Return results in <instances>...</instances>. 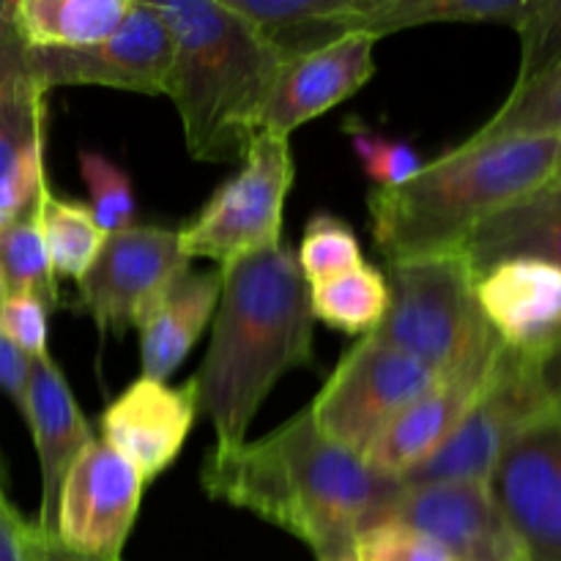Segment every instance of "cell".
<instances>
[{
  "mask_svg": "<svg viewBox=\"0 0 561 561\" xmlns=\"http://www.w3.org/2000/svg\"><path fill=\"white\" fill-rule=\"evenodd\" d=\"M190 263L173 228L131 225L110 233L93 266L77 283L80 310L96 323L102 337L140 329L190 274Z\"/></svg>",
  "mask_w": 561,
  "mask_h": 561,
  "instance_id": "cell-9",
  "label": "cell"
},
{
  "mask_svg": "<svg viewBox=\"0 0 561 561\" xmlns=\"http://www.w3.org/2000/svg\"><path fill=\"white\" fill-rule=\"evenodd\" d=\"M557 186H559V192H561V175H559V181H557Z\"/></svg>",
  "mask_w": 561,
  "mask_h": 561,
  "instance_id": "cell-43",
  "label": "cell"
},
{
  "mask_svg": "<svg viewBox=\"0 0 561 561\" xmlns=\"http://www.w3.org/2000/svg\"><path fill=\"white\" fill-rule=\"evenodd\" d=\"M531 0H373L367 33L383 38L387 33L431 22H493L518 27Z\"/></svg>",
  "mask_w": 561,
  "mask_h": 561,
  "instance_id": "cell-26",
  "label": "cell"
},
{
  "mask_svg": "<svg viewBox=\"0 0 561 561\" xmlns=\"http://www.w3.org/2000/svg\"><path fill=\"white\" fill-rule=\"evenodd\" d=\"M44 96L31 85L0 102V175L44 137Z\"/></svg>",
  "mask_w": 561,
  "mask_h": 561,
  "instance_id": "cell-33",
  "label": "cell"
},
{
  "mask_svg": "<svg viewBox=\"0 0 561 561\" xmlns=\"http://www.w3.org/2000/svg\"><path fill=\"white\" fill-rule=\"evenodd\" d=\"M389 307L373 337L433 376L491 365L502 343L477 305V274L463 252L389 263Z\"/></svg>",
  "mask_w": 561,
  "mask_h": 561,
  "instance_id": "cell-5",
  "label": "cell"
},
{
  "mask_svg": "<svg viewBox=\"0 0 561 561\" xmlns=\"http://www.w3.org/2000/svg\"><path fill=\"white\" fill-rule=\"evenodd\" d=\"M0 488L5 491V466H3V458H0Z\"/></svg>",
  "mask_w": 561,
  "mask_h": 561,
  "instance_id": "cell-41",
  "label": "cell"
},
{
  "mask_svg": "<svg viewBox=\"0 0 561 561\" xmlns=\"http://www.w3.org/2000/svg\"><path fill=\"white\" fill-rule=\"evenodd\" d=\"M5 296H9V288H5L3 277H0V305H3V299H5Z\"/></svg>",
  "mask_w": 561,
  "mask_h": 561,
  "instance_id": "cell-42",
  "label": "cell"
},
{
  "mask_svg": "<svg viewBox=\"0 0 561 561\" xmlns=\"http://www.w3.org/2000/svg\"><path fill=\"white\" fill-rule=\"evenodd\" d=\"M0 561H31V524L20 518L0 488Z\"/></svg>",
  "mask_w": 561,
  "mask_h": 561,
  "instance_id": "cell-37",
  "label": "cell"
},
{
  "mask_svg": "<svg viewBox=\"0 0 561 561\" xmlns=\"http://www.w3.org/2000/svg\"><path fill=\"white\" fill-rule=\"evenodd\" d=\"M491 491L524 561H561V414L526 427L499 458Z\"/></svg>",
  "mask_w": 561,
  "mask_h": 561,
  "instance_id": "cell-13",
  "label": "cell"
},
{
  "mask_svg": "<svg viewBox=\"0 0 561 561\" xmlns=\"http://www.w3.org/2000/svg\"><path fill=\"white\" fill-rule=\"evenodd\" d=\"M515 31L524 44L515 85H524L561 60V0H531L524 22Z\"/></svg>",
  "mask_w": 561,
  "mask_h": 561,
  "instance_id": "cell-30",
  "label": "cell"
},
{
  "mask_svg": "<svg viewBox=\"0 0 561 561\" xmlns=\"http://www.w3.org/2000/svg\"><path fill=\"white\" fill-rule=\"evenodd\" d=\"M31 85V47L20 36L0 42V102Z\"/></svg>",
  "mask_w": 561,
  "mask_h": 561,
  "instance_id": "cell-35",
  "label": "cell"
},
{
  "mask_svg": "<svg viewBox=\"0 0 561 561\" xmlns=\"http://www.w3.org/2000/svg\"><path fill=\"white\" fill-rule=\"evenodd\" d=\"M496 359L491 365L466 367V370L438 378L422 398L400 411L392 425L378 436L370 453L362 458L367 469L387 480H400L422 460L431 458L447 442L449 433L458 427L471 403L480 398L482 387L496 367Z\"/></svg>",
  "mask_w": 561,
  "mask_h": 561,
  "instance_id": "cell-17",
  "label": "cell"
},
{
  "mask_svg": "<svg viewBox=\"0 0 561 561\" xmlns=\"http://www.w3.org/2000/svg\"><path fill=\"white\" fill-rule=\"evenodd\" d=\"M436 381L420 362L367 334L345 351L307 409L323 436L365 458L394 416Z\"/></svg>",
  "mask_w": 561,
  "mask_h": 561,
  "instance_id": "cell-8",
  "label": "cell"
},
{
  "mask_svg": "<svg viewBox=\"0 0 561 561\" xmlns=\"http://www.w3.org/2000/svg\"><path fill=\"white\" fill-rule=\"evenodd\" d=\"M27 376H31V356L22 354L0 327V392L20 411L25 405Z\"/></svg>",
  "mask_w": 561,
  "mask_h": 561,
  "instance_id": "cell-36",
  "label": "cell"
},
{
  "mask_svg": "<svg viewBox=\"0 0 561 561\" xmlns=\"http://www.w3.org/2000/svg\"><path fill=\"white\" fill-rule=\"evenodd\" d=\"M557 411L546 367L502 348L480 398L471 403L447 442L416 469L394 480L398 485L425 482H491L504 449L535 422Z\"/></svg>",
  "mask_w": 561,
  "mask_h": 561,
  "instance_id": "cell-7",
  "label": "cell"
},
{
  "mask_svg": "<svg viewBox=\"0 0 561 561\" xmlns=\"http://www.w3.org/2000/svg\"><path fill=\"white\" fill-rule=\"evenodd\" d=\"M80 175L88 186V195H91L88 208L93 211L104 233H118V230L137 225L135 190H131L129 175L118 164L96 151H82Z\"/></svg>",
  "mask_w": 561,
  "mask_h": 561,
  "instance_id": "cell-29",
  "label": "cell"
},
{
  "mask_svg": "<svg viewBox=\"0 0 561 561\" xmlns=\"http://www.w3.org/2000/svg\"><path fill=\"white\" fill-rule=\"evenodd\" d=\"M192 389L137 378L99 416L102 442L151 482L175 463L197 420Z\"/></svg>",
  "mask_w": 561,
  "mask_h": 561,
  "instance_id": "cell-16",
  "label": "cell"
},
{
  "mask_svg": "<svg viewBox=\"0 0 561 561\" xmlns=\"http://www.w3.org/2000/svg\"><path fill=\"white\" fill-rule=\"evenodd\" d=\"M376 44L370 33H348L332 44L283 60L261 115V131L290 137L301 124L354 96L376 75Z\"/></svg>",
  "mask_w": 561,
  "mask_h": 561,
  "instance_id": "cell-15",
  "label": "cell"
},
{
  "mask_svg": "<svg viewBox=\"0 0 561 561\" xmlns=\"http://www.w3.org/2000/svg\"><path fill=\"white\" fill-rule=\"evenodd\" d=\"M135 0H20L16 36L31 49H85L107 42Z\"/></svg>",
  "mask_w": 561,
  "mask_h": 561,
  "instance_id": "cell-22",
  "label": "cell"
},
{
  "mask_svg": "<svg viewBox=\"0 0 561 561\" xmlns=\"http://www.w3.org/2000/svg\"><path fill=\"white\" fill-rule=\"evenodd\" d=\"M296 179L290 137L261 131L236 175L217 186L195 219L179 228L186 257L236 261L283 244V211Z\"/></svg>",
  "mask_w": 561,
  "mask_h": 561,
  "instance_id": "cell-6",
  "label": "cell"
},
{
  "mask_svg": "<svg viewBox=\"0 0 561 561\" xmlns=\"http://www.w3.org/2000/svg\"><path fill=\"white\" fill-rule=\"evenodd\" d=\"M477 305L499 343L546 367L561 351V268L507 257L477 274Z\"/></svg>",
  "mask_w": 561,
  "mask_h": 561,
  "instance_id": "cell-14",
  "label": "cell"
},
{
  "mask_svg": "<svg viewBox=\"0 0 561 561\" xmlns=\"http://www.w3.org/2000/svg\"><path fill=\"white\" fill-rule=\"evenodd\" d=\"M31 561H121V559L82 557V553H75L66 546H60L55 537L42 535L36 526H31Z\"/></svg>",
  "mask_w": 561,
  "mask_h": 561,
  "instance_id": "cell-38",
  "label": "cell"
},
{
  "mask_svg": "<svg viewBox=\"0 0 561 561\" xmlns=\"http://www.w3.org/2000/svg\"><path fill=\"white\" fill-rule=\"evenodd\" d=\"M354 561H455L438 542L398 520H378L356 537Z\"/></svg>",
  "mask_w": 561,
  "mask_h": 561,
  "instance_id": "cell-32",
  "label": "cell"
},
{
  "mask_svg": "<svg viewBox=\"0 0 561 561\" xmlns=\"http://www.w3.org/2000/svg\"><path fill=\"white\" fill-rule=\"evenodd\" d=\"M22 416L31 427L38 466H42V507H38V520L33 526L42 535L53 537L60 488H64L77 455L93 442V436L75 394H71L64 370L55 365L49 354L31 359Z\"/></svg>",
  "mask_w": 561,
  "mask_h": 561,
  "instance_id": "cell-18",
  "label": "cell"
},
{
  "mask_svg": "<svg viewBox=\"0 0 561 561\" xmlns=\"http://www.w3.org/2000/svg\"><path fill=\"white\" fill-rule=\"evenodd\" d=\"M38 219L55 277H71L80 283L107 241L93 211L85 203L53 195L47 184L38 195Z\"/></svg>",
  "mask_w": 561,
  "mask_h": 561,
  "instance_id": "cell-23",
  "label": "cell"
},
{
  "mask_svg": "<svg viewBox=\"0 0 561 561\" xmlns=\"http://www.w3.org/2000/svg\"><path fill=\"white\" fill-rule=\"evenodd\" d=\"M222 272L211 343L186 381L197 414L211 422L219 453L247 444L252 420L296 367L312 365L316 316L310 285L285 244L236 261Z\"/></svg>",
  "mask_w": 561,
  "mask_h": 561,
  "instance_id": "cell-2",
  "label": "cell"
},
{
  "mask_svg": "<svg viewBox=\"0 0 561 561\" xmlns=\"http://www.w3.org/2000/svg\"><path fill=\"white\" fill-rule=\"evenodd\" d=\"M44 192V190H42ZM0 277L9 294H33L55 310L60 301L58 277L49 263L38 219V201L0 233Z\"/></svg>",
  "mask_w": 561,
  "mask_h": 561,
  "instance_id": "cell-27",
  "label": "cell"
},
{
  "mask_svg": "<svg viewBox=\"0 0 561 561\" xmlns=\"http://www.w3.org/2000/svg\"><path fill=\"white\" fill-rule=\"evenodd\" d=\"M507 137H561V60L535 80L515 85L502 107L463 142L482 146Z\"/></svg>",
  "mask_w": 561,
  "mask_h": 561,
  "instance_id": "cell-25",
  "label": "cell"
},
{
  "mask_svg": "<svg viewBox=\"0 0 561 561\" xmlns=\"http://www.w3.org/2000/svg\"><path fill=\"white\" fill-rule=\"evenodd\" d=\"M296 263H299V272L307 285L316 288L327 279L354 272L365 261H362V247L354 230L334 214L318 211L307 222Z\"/></svg>",
  "mask_w": 561,
  "mask_h": 561,
  "instance_id": "cell-28",
  "label": "cell"
},
{
  "mask_svg": "<svg viewBox=\"0 0 561 561\" xmlns=\"http://www.w3.org/2000/svg\"><path fill=\"white\" fill-rule=\"evenodd\" d=\"M546 378L551 383L553 398H557V411L561 414V351L546 365Z\"/></svg>",
  "mask_w": 561,
  "mask_h": 561,
  "instance_id": "cell-40",
  "label": "cell"
},
{
  "mask_svg": "<svg viewBox=\"0 0 561 561\" xmlns=\"http://www.w3.org/2000/svg\"><path fill=\"white\" fill-rule=\"evenodd\" d=\"M463 257L471 272L482 274L507 257H537L561 268V192L548 186L540 195L488 219L469 236Z\"/></svg>",
  "mask_w": 561,
  "mask_h": 561,
  "instance_id": "cell-21",
  "label": "cell"
},
{
  "mask_svg": "<svg viewBox=\"0 0 561 561\" xmlns=\"http://www.w3.org/2000/svg\"><path fill=\"white\" fill-rule=\"evenodd\" d=\"M173 36L168 96L186 151L197 162H241L261 135V115L283 55L225 0L153 3Z\"/></svg>",
  "mask_w": 561,
  "mask_h": 561,
  "instance_id": "cell-4",
  "label": "cell"
},
{
  "mask_svg": "<svg viewBox=\"0 0 561 561\" xmlns=\"http://www.w3.org/2000/svg\"><path fill=\"white\" fill-rule=\"evenodd\" d=\"M345 131H348L356 159L362 162L365 173L376 181V186H398L425 168L420 153L405 142L389 140L356 121H351Z\"/></svg>",
  "mask_w": 561,
  "mask_h": 561,
  "instance_id": "cell-31",
  "label": "cell"
},
{
  "mask_svg": "<svg viewBox=\"0 0 561 561\" xmlns=\"http://www.w3.org/2000/svg\"><path fill=\"white\" fill-rule=\"evenodd\" d=\"M222 294V272H190L162 305L148 316L140 332V378L168 381L181 362L190 356L192 345L201 340L217 312Z\"/></svg>",
  "mask_w": 561,
  "mask_h": 561,
  "instance_id": "cell-19",
  "label": "cell"
},
{
  "mask_svg": "<svg viewBox=\"0 0 561 561\" xmlns=\"http://www.w3.org/2000/svg\"><path fill=\"white\" fill-rule=\"evenodd\" d=\"M148 482L102 438H93L66 474L53 537L69 551L121 559Z\"/></svg>",
  "mask_w": 561,
  "mask_h": 561,
  "instance_id": "cell-12",
  "label": "cell"
},
{
  "mask_svg": "<svg viewBox=\"0 0 561 561\" xmlns=\"http://www.w3.org/2000/svg\"><path fill=\"white\" fill-rule=\"evenodd\" d=\"M561 175V137L460 142L398 186L367 195L370 230L389 263L460 252L496 214L540 195Z\"/></svg>",
  "mask_w": 561,
  "mask_h": 561,
  "instance_id": "cell-3",
  "label": "cell"
},
{
  "mask_svg": "<svg viewBox=\"0 0 561 561\" xmlns=\"http://www.w3.org/2000/svg\"><path fill=\"white\" fill-rule=\"evenodd\" d=\"M49 307L33 294H9L0 305V327L11 343L31 359L47 356Z\"/></svg>",
  "mask_w": 561,
  "mask_h": 561,
  "instance_id": "cell-34",
  "label": "cell"
},
{
  "mask_svg": "<svg viewBox=\"0 0 561 561\" xmlns=\"http://www.w3.org/2000/svg\"><path fill=\"white\" fill-rule=\"evenodd\" d=\"M5 38H16L14 3H9V0H0V42H5Z\"/></svg>",
  "mask_w": 561,
  "mask_h": 561,
  "instance_id": "cell-39",
  "label": "cell"
},
{
  "mask_svg": "<svg viewBox=\"0 0 561 561\" xmlns=\"http://www.w3.org/2000/svg\"><path fill=\"white\" fill-rule=\"evenodd\" d=\"M244 16L283 60L332 44L348 33H367L373 0H225Z\"/></svg>",
  "mask_w": 561,
  "mask_h": 561,
  "instance_id": "cell-20",
  "label": "cell"
},
{
  "mask_svg": "<svg viewBox=\"0 0 561 561\" xmlns=\"http://www.w3.org/2000/svg\"><path fill=\"white\" fill-rule=\"evenodd\" d=\"M378 520H398L422 531L455 561H524L488 482H394L392 493L367 515L365 526Z\"/></svg>",
  "mask_w": 561,
  "mask_h": 561,
  "instance_id": "cell-10",
  "label": "cell"
},
{
  "mask_svg": "<svg viewBox=\"0 0 561 561\" xmlns=\"http://www.w3.org/2000/svg\"><path fill=\"white\" fill-rule=\"evenodd\" d=\"M201 485L217 502L257 515L305 542L318 561H354L367 515L392 493L394 480L373 474L318 431L301 409L257 442L211 449Z\"/></svg>",
  "mask_w": 561,
  "mask_h": 561,
  "instance_id": "cell-1",
  "label": "cell"
},
{
  "mask_svg": "<svg viewBox=\"0 0 561 561\" xmlns=\"http://www.w3.org/2000/svg\"><path fill=\"white\" fill-rule=\"evenodd\" d=\"M173 36L148 0H135L107 42L85 49H31V77L38 91L99 85L146 96L168 91Z\"/></svg>",
  "mask_w": 561,
  "mask_h": 561,
  "instance_id": "cell-11",
  "label": "cell"
},
{
  "mask_svg": "<svg viewBox=\"0 0 561 561\" xmlns=\"http://www.w3.org/2000/svg\"><path fill=\"white\" fill-rule=\"evenodd\" d=\"M310 305L316 321L345 334H367L381 327L389 307V285L378 268L356 266L340 277L310 288Z\"/></svg>",
  "mask_w": 561,
  "mask_h": 561,
  "instance_id": "cell-24",
  "label": "cell"
}]
</instances>
